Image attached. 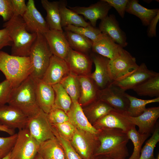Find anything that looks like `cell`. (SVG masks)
I'll list each match as a JSON object with an SVG mask.
<instances>
[{"instance_id":"277c9868","label":"cell","mask_w":159,"mask_h":159,"mask_svg":"<svg viewBox=\"0 0 159 159\" xmlns=\"http://www.w3.org/2000/svg\"><path fill=\"white\" fill-rule=\"evenodd\" d=\"M0 71L14 88L31 75L32 68L29 57L12 55L0 51Z\"/></svg>"},{"instance_id":"8d00e7d4","label":"cell","mask_w":159,"mask_h":159,"mask_svg":"<svg viewBox=\"0 0 159 159\" xmlns=\"http://www.w3.org/2000/svg\"><path fill=\"white\" fill-rule=\"evenodd\" d=\"M65 30L80 34L94 42L100 38L103 35L99 28L94 27L90 24L86 27H78L69 25L64 27Z\"/></svg>"},{"instance_id":"f546056e","label":"cell","mask_w":159,"mask_h":159,"mask_svg":"<svg viewBox=\"0 0 159 159\" xmlns=\"http://www.w3.org/2000/svg\"><path fill=\"white\" fill-rule=\"evenodd\" d=\"M64 33L72 49L85 54L92 50V42L90 39L70 31L65 30Z\"/></svg>"},{"instance_id":"603a6c76","label":"cell","mask_w":159,"mask_h":159,"mask_svg":"<svg viewBox=\"0 0 159 159\" xmlns=\"http://www.w3.org/2000/svg\"><path fill=\"white\" fill-rule=\"evenodd\" d=\"M67 114L68 121L77 129L96 135L98 132L99 130L95 128L89 122L78 102H72Z\"/></svg>"},{"instance_id":"d590c367","label":"cell","mask_w":159,"mask_h":159,"mask_svg":"<svg viewBox=\"0 0 159 159\" xmlns=\"http://www.w3.org/2000/svg\"><path fill=\"white\" fill-rule=\"evenodd\" d=\"M87 109V114L94 123L98 119L114 109L107 104L97 99L91 103Z\"/></svg>"},{"instance_id":"e0dca14e","label":"cell","mask_w":159,"mask_h":159,"mask_svg":"<svg viewBox=\"0 0 159 159\" xmlns=\"http://www.w3.org/2000/svg\"><path fill=\"white\" fill-rule=\"evenodd\" d=\"M95 69L91 73L90 77L99 90L103 89L112 82L109 73L108 64L110 59L97 54L93 52L90 55Z\"/></svg>"},{"instance_id":"7402d4cb","label":"cell","mask_w":159,"mask_h":159,"mask_svg":"<svg viewBox=\"0 0 159 159\" xmlns=\"http://www.w3.org/2000/svg\"><path fill=\"white\" fill-rule=\"evenodd\" d=\"M37 102L40 108L48 113L54 106L55 94L52 86L42 79L34 78Z\"/></svg>"},{"instance_id":"f6af8a7d","label":"cell","mask_w":159,"mask_h":159,"mask_svg":"<svg viewBox=\"0 0 159 159\" xmlns=\"http://www.w3.org/2000/svg\"><path fill=\"white\" fill-rule=\"evenodd\" d=\"M112 7H113L122 18L124 16L128 0H104Z\"/></svg>"},{"instance_id":"f5cc1de1","label":"cell","mask_w":159,"mask_h":159,"mask_svg":"<svg viewBox=\"0 0 159 159\" xmlns=\"http://www.w3.org/2000/svg\"><path fill=\"white\" fill-rule=\"evenodd\" d=\"M10 153L11 152L6 156L0 159H11L10 156Z\"/></svg>"},{"instance_id":"ab89813d","label":"cell","mask_w":159,"mask_h":159,"mask_svg":"<svg viewBox=\"0 0 159 159\" xmlns=\"http://www.w3.org/2000/svg\"><path fill=\"white\" fill-rule=\"evenodd\" d=\"M52 125L60 136L70 142L77 129L69 121Z\"/></svg>"},{"instance_id":"bcb514c9","label":"cell","mask_w":159,"mask_h":159,"mask_svg":"<svg viewBox=\"0 0 159 159\" xmlns=\"http://www.w3.org/2000/svg\"><path fill=\"white\" fill-rule=\"evenodd\" d=\"M12 3L15 16L22 17L27 9V4L24 0H11Z\"/></svg>"},{"instance_id":"3957f363","label":"cell","mask_w":159,"mask_h":159,"mask_svg":"<svg viewBox=\"0 0 159 159\" xmlns=\"http://www.w3.org/2000/svg\"><path fill=\"white\" fill-rule=\"evenodd\" d=\"M8 103L20 110L28 118L38 113L41 109L37 99L34 78L30 75L18 86L13 88Z\"/></svg>"},{"instance_id":"c3c4849f","label":"cell","mask_w":159,"mask_h":159,"mask_svg":"<svg viewBox=\"0 0 159 159\" xmlns=\"http://www.w3.org/2000/svg\"><path fill=\"white\" fill-rule=\"evenodd\" d=\"M159 19V12L150 22L147 30L148 37H153L156 36V27Z\"/></svg>"},{"instance_id":"816d5d0a","label":"cell","mask_w":159,"mask_h":159,"mask_svg":"<svg viewBox=\"0 0 159 159\" xmlns=\"http://www.w3.org/2000/svg\"><path fill=\"white\" fill-rule=\"evenodd\" d=\"M32 159H43L38 153H37Z\"/></svg>"},{"instance_id":"ba28073f","label":"cell","mask_w":159,"mask_h":159,"mask_svg":"<svg viewBox=\"0 0 159 159\" xmlns=\"http://www.w3.org/2000/svg\"><path fill=\"white\" fill-rule=\"evenodd\" d=\"M135 58L128 51L122 50L117 58L109 60L108 70L112 82L132 73L138 67Z\"/></svg>"},{"instance_id":"b9f144b4","label":"cell","mask_w":159,"mask_h":159,"mask_svg":"<svg viewBox=\"0 0 159 159\" xmlns=\"http://www.w3.org/2000/svg\"><path fill=\"white\" fill-rule=\"evenodd\" d=\"M14 15V9L11 0H0V16L4 21H9Z\"/></svg>"},{"instance_id":"60d3db41","label":"cell","mask_w":159,"mask_h":159,"mask_svg":"<svg viewBox=\"0 0 159 159\" xmlns=\"http://www.w3.org/2000/svg\"><path fill=\"white\" fill-rule=\"evenodd\" d=\"M17 136V133L7 137H0V159L6 156L11 152Z\"/></svg>"},{"instance_id":"681fc988","label":"cell","mask_w":159,"mask_h":159,"mask_svg":"<svg viewBox=\"0 0 159 159\" xmlns=\"http://www.w3.org/2000/svg\"><path fill=\"white\" fill-rule=\"evenodd\" d=\"M0 131L6 132L10 135H12L15 133L14 130L8 128L1 124H0Z\"/></svg>"},{"instance_id":"74e56055","label":"cell","mask_w":159,"mask_h":159,"mask_svg":"<svg viewBox=\"0 0 159 159\" xmlns=\"http://www.w3.org/2000/svg\"><path fill=\"white\" fill-rule=\"evenodd\" d=\"M156 125L152 136L142 148L139 159H157L154 157V151L159 141V127Z\"/></svg>"},{"instance_id":"ac0fdd59","label":"cell","mask_w":159,"mask_h":159,"mask_svg":"<svg viewBox=\"0 0 159 159\" xmlns=\"http://www.w3.org/2000/svg\"><path fill=\"white\" fill-rule=\"evenodd\" d=\"M70 72L65 60L52 55L42 80L52 86L59 83Z\"/></svg>"},{"instance_id":"e575fe53","label":"cell","mask_w":159,"mask_h":159,"mask_svg":"<svg viewBox=\"0 0 159 159\" xmlns=\"http://www.w3.org/2000/svg\"><path fill=\"white\" fill-rule=\"evenodd\" d=\"M127 134L134 145L133 153L128 159H139L142 146L150 134L140 133L136 130L135 125H134Z\"/></svg>"},{"instance_id":"d4e9b609","label":"cell","mask_w":159,"mask_h":159,"mask_svg":"<svg viewBox=\"0 0 159 159\" xmlns=\"http://www.w3.org/2000/svg\"><path fill=\"white\" fill-rule=\"evenodd\" d=\"M80 87L78 102L81 105L91 103L98 99L99 89L90 76H77Z\"/></svg>"},{"instance_id":"f907efd6","label":"cell","mask_w":159,"mask_h":159,"mask_svg":"<svg viewBox=\"0 0 159 159\" xmlns=\"http://www.w3.org/2000/svg\"><path fill=\"white\" fill-rule=\"evenodd\" d=\"M107 157L102 155L93 156L91 159H105Z\"/></svg>"},{"instance_id":"30bf717a","label":"cell","mask_w":159,"mask_h":159,"mask_svg":"<svg viewBox=\"0 0 159 159\" xmlns=\"http://www.w3.org/2000/svg\"><path fill=\"white\" fill-rule=\"evenodd\" d=\"M126 112L113 109L94 123L96 129L117 128L127 133L134 126Z\"/></svg>"},{"instance_id":"7dc6e473","label":"cell","mask_w":159,"mask_h":159,"mask_svg":"<svg viewBox=\"0 0 159 159\" xmlns=\"http://www.w3.org/2000/svg\"><path fill=\"white\" fill-rule=\"evenodd\" d=\"M12 41L7 30L5 28L0 29V51L4 47L12 46Z\"/></svg>"},{"instance_id":"4fadbf2b","label":"cell","mask_w":159,"mask_h":159,"mask_svg":"<svg viewBox=\"0 0 159 159\" xmlns=\"http://www.w3.org/2000/svg\"><path fill=\"white\" fill-rule=\"evenodd\" d=\"M65 60L70 73L77 76H90L93 62L85 53L71 48Z\"/></svg>"},{"instance_id":"7bdbcfd3","label":"cell","mask_w":159,"mask_h":159,"mask_svg":"<svg viewBox=\"0 0 159 159\" xmlns=\"http://www.w3.org/2000/svg\"><path fill=\"white\" fill-rule=\"evenodd\" d=\"M47 115L51 124L61 123L69 121L67 114L60 109L53 108Z\"/></svg>"},{"instance_id":"f1b7e54d","label":"cell","mask_w":159,"mask_h":159,"mask_svg":"<svg viewBox=\"0 0 159 159\" xmlns=\"http://www.w3.org/2000/svg\"><path fill=\"white\" fill-rule=\"evenodd\" d=\"M41 4L47 12L46 21L50 29L63 31L59 8V1L42 0Z\"/></svg>"},{"instance_id":"d6986e66","label":"cell","mask_w":159,"mask_h":159,"mask_svg":"<svg viewBox=\"0 0 159 159\" xmlns=\"http://www.w3.org/2000/svg\"><path fill=\"white\" fill-rule=\"evenodd\" d=\"M44 35L52 55L65 60L71 48L63 31L49 29Z\"/></svg>"},{"instance_id":"7a4b0ae2","label":"cell","mask_w":159,"mask_h":159,"mask_svg":"<svg viewBox=\"0 0 159 159\" xmlns=\"http://www.w3.org/2000/svg\"><path fill=\"white\" fill-rule=\"evenodd\" d=\"M3 27L7 30L13 42L11 55L29 57L36 39L37 34L27 31L22 17L19 16H14L10 20L5 22Z\"/></svg>"},{"instance_id":"cb8c5ba5","label":"cell","mask_w":159,"mask_h":159,"mask_svg":"<svg viewBox=\"0 0 159 159\" xmlns=\"http://www.w3.org/2000/svg\"><path fill=\"white\" fill-rule=\"evenodd\" d=\"M123 49L105 34L99 39L92 42V50L93 52L110 60L118 57Z\"/></svg>"},{"instance_id":"83f0119b","label":"cell","mask_w":159,"mask_h":159,"mask_svg":"<svg viewBox=\"0 0 159 159\" xmlns=\"http://www.w3.org/2000/svg\"><path fill=\"white\" fill-rule=\"evenodd\" d=\"M137 0H128L125 11L139 18L143 25L148 26L159 12V9L146 8L139 4Z\"/></svg>"},{"instance_id":"52a82bcc","label":"cell","mask_w":159,"mask_h":159,"mask_svg":"<svg viewBox=\"0 0 159 159\" xmlns=\"http://www.w3.org/2000/svg\"><path fill=\"white\" fill-rule=\"evenodd\" d=\"M26 128L31 136L39 144L55 138L47 114L41 109L37 114L28 118Z\"/></svg>"},{"instance_id":"db71d44e","label":"cell","mask_w":159,"mask_h":159,"mask_svg":"<svg viewBox=\"0 0 159 159\" xmlns=\"http://www.w3.org/2000/svg\"><path fill=\"white\" fill-rule=\"evenodd\" d=\"M105 159H111L109 158H106Z\"/></svg>"},{"instance_id":"8fae6325","label":"cell","mask_w":159,"mask_h":159,"mask_svg":"<svg viewBox=\"0 0 159 159\" xmlns=\"http://www.w3.org/2000/svg\"><path fill=\"white\" fill-rule=\"evenodd\" d=\"M125 93L124 91L111 84L103 89L99 90L98 99L114 110L127 112L130 102Z\"/></svg>"},{"instance_id":"1f68e13d","label":"cell","mask_w":159,"mask_h":159,"mask_svg":"<svg viewBox=\"0 0 159 159\" xmlns=\"http://www.w3.org/2000/svg\"><path fill=\"white\" fill-rule=\"evenodd\" d=\"M59 83L69 96L72 102H78L80 87L77 76L70 72Z\"/></svg>"},{"instance_id":"d6a6232c","label":"cell","mask_w":159,"mask_h":159,"mask_svg":"<svg viewBox=\"0 0 159 159\" xmlns=\"http://www.w3.org/2000/svg\"><path fill=\"white\" fill-rule=\"evenodd\" d=\"M52 86L55 94L54 104L53 108L62 110L67 113L70 109L72 103L70 97L60 83Z\"/></svg>"},{"instance_id":"2e32d148","label":"cell","mask_w":159,"mask_h":159,"mask_svg":"<svg viewBox=\"0 0 159 159\" xmlns=\"http://www.w3.org/2000/svg\"><path fill=\"white\" fill-rule=\"evenodd\" d=\"M69 8L79 15H81L89 20L91 25L95 27L98 19L102 20L108 16L112 7L104 0H101L88 7L76 6Z\"/></svg>"},{"instance_id":"9c48e42d","label":"cell","mask_w":159,"mask_h":159,"mask_svg":"<svg viewBox=\"0 0 159 159\" xmlns=\"http://www.w3.org/2000/svg\"><path fill=\"white\" fill-rule=\"evenodd\" d=\"M70 142L83 159H91L100 145L96 135L77 129Z\"/></svg>"},{"instance_id":"9a60e30c","label":"cell","mask_w":159,"mask_h":159,"mask_svg":"<svg viewBox=\"0 0 159 159\" xmlns=\"http://www.w3.org/2000/svg\"><path fill=\"white\" fill-rule=\"evenodd\" d=\"M28 118L16 107L8 105L0 106V124L14 130L26 128Z\"/></svg>"},{"instance_id":"4dcf8cb0","label":"cell","mask_w":159,"mask_h":159,"mask_svg":"<svg viewBox=\"0 0 159 159\" xmlns=\"http://www.w3.org/2000/svg\"><path fill=\"white\" fill-rule=\"evenodd\" d=\"M132 90L140 96L159 97V73L145 80Z\"/></svg>"},{"instance_id":"484cf974","label":"cell","mask_w":159,"mask_h":159,"mask_svg":"<svg viewBox=\"0 0 159 159\" xmlns=\"http://www.w3.org/2000/svg\"><path fill=\"white\" fill-rule=\"evenodd\" d=\"M38 153L43 159H66L64 150L56 137L40 143Z\"/></svg>"},{"instance_id":"44dd1931","label":"cell","mask_w":159,"mask_h":159,"mask_svg":"<svg viewBox=\"0 0 159 159\" xmlns=\"http://www.w3.org/2000/svg\"><path fill=\"white\" fill-rule=\"evenodd\" d=\"M99 29L103 34L107 35L114 42L123 48L128 44L126 34L120 28L115 16L111 14L101 20Z\"/></svg>"},{"instance_id":"8992f818","label":"cell","mask_w":159,"mask_h":159,"mask_svg":"<svg viewBox=\"0 0 159 159\" xmlns=\"http://www.w3.org/2000/svg\"><path fill=\"white\" fill-rule=\"evenodd\" d=\"M39 143L31 135L26 128L19 130L11 159H32L38 153Z\"/></svg>"},{"instance_id":"836d02e7","label":"cell","mask_w":159,"mask_h":159,"mask_svg":"<svg viewBox=\"0 0 159 159\" xmlns=\"http://www.w3.org/2000/svg\"><path fill=\"white\" fill-rule=\"evenodd\" d=\"M125 95L130 102L127 112L131 117H135L140 115L146 108V106L147 104L159 102V97L150 100H142L131 96L126 93Z\"/></svg>"},{"instance_id":"5bb4252c","label":"cell","mask_w":159,"mask_h":159,"mask_svg":"<svg viewBox=\"0 0 159 159\" xmlns=\"http://www.w3.org/2000/svg\"><path fill=\"white\" fill-rule=\"evenodd\" d=\"M156 72L148 69L146 65L143 63L137 69L130 74L113 81L111 84L122 90L133 89L147 79L156 75Z\"/></svg>"},{"instance_id":"4316f807","label":"cell","mask_w":159,"mask_h":159,"mask_svg":"<svg viewBox=\"0 0 159 159\" xmlns=\"http://www.w3.org/2000/svg\"><path fill=\"white\" fill-rule=\"evenodd\" d=\"M67 2L59 1V8L61 18L62 27L69 25L78 27H86L90 23L86 21L83 17L67 7Z\"/></svg>"},{"instance_id":"f35d334b","label":"cell","mask_w":159,"mask_h":159,"mask_svg":"<svg viewBox=\"0 0 159 159\" xmlns=\"http://www.w3.org/2000/svg\"><path fill=\"white\" fill-rule=\"evenodd\" d=\"M53 128L55 137L64 150L66 159H83L76 151L70 142L60 136L53 127Z\"/></svg>"},{"instance_id":"5b68a950","label":"cell","mask_w":159,"mask_h":159,"mask_svg":"<svg viewBox=\"0 0 159 159\" xmlns=\"http://www.w3.org/2000/svg\"><path fill=\"white\" fill-rule=\"evenodd\" d=\"M37 34L29 57L32 68L30 75L34 78L42 79L53 55L44 34Z\"/></svg>"},{"instance_id":"ee69618b","label":"cell","mask_w":159,"mask_h":159,"mask_svg":"<svg viewBox=\"0 0 159 159\" xmlns=\"http://www.w3.org/2000/svg\"><path fill=\"white\" fill-rule=\"evenodd\" d=\"M13 88L11 83L6 79L0 82V106L8 103Z\"/></svg>"},{"instance_id":"ffe728a7","label":"cell","mask_w":159,"mask_h":159,"mask_svg":"<svg viewBox=\"0 0 159 159\" xmlns=\"http://www.w3.org/2000/svg\"><path fill=\"white\" fill-rule=\"evenodd\" d=\"M159 117V107L146 108L142 114L137 117L129 116L131 122L138 127L139 132L150 134L153 132Z\"/></svg>"},{"instance_id":"7c38bea8","label":"cell","mask_w":159,"mask_h":159,"mask_svg":"<svg viewBox=\"0 0 159 159\" xmlns=\"http://www.w3.org/2000/svg\"><path fill=\"white\" fill-rule=\"evenodd\" d=\"M26 4L27 10L22 17L27 30L31 33L44 34L50 29L46 20L36 8L34 1L29 0Z\"/></svg>"},{"instance_id":"6da1fadb","label":"cell","mask_w":159,"mask_h":159,"mask_svg":"<svg viewBox=\"0 0 159 159\" xmlns=\"http://www.w3.org/2000/svg\"><path fill=\"white\" fill-rule=\"evenodd\" d=\"M100 145L93 156H104L111 159H126L129 153L127 133L117 128L99 129L96 135Z\"/></svg>"}]
</instances>
